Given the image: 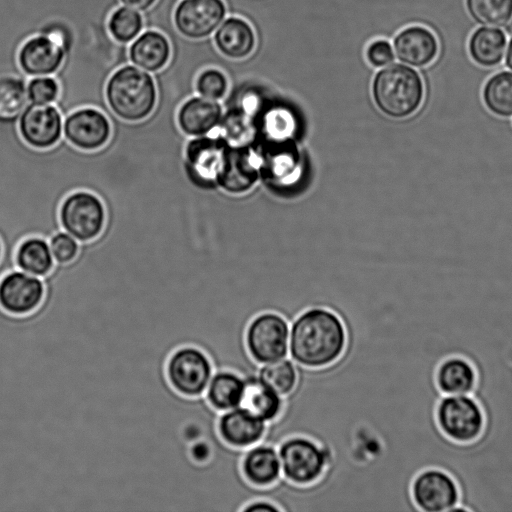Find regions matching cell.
<instances>
[{
	"label": "cell",
	"mask_w": 512,
	"mask_h": 512,
	"mask_svg": "<svg viewBox=\"0 0 512 512\" xmlns=\"http://www.w3.org/2000/svg\"><path fill=\"white\" fill-rule=\"evenodd\" d=\"M441 433L451 441L466 444L476 441L485 428V414L472 394L442 395L435 408Z\"/></svg>",
	"instance_id": "4"
},
{
	"label": "cell",
	"mask_w": 512,
	"mask_h": 512,
	"mask_svg": "<svg viewBox=\"0 0 512 512\" xmlns=\"http://www.w3.org/2000/svg\"><path fill=\"white\" fill-rule=\"evenodd\" d=\"M112 124L99 108L84 106L67 114L63 119V138L82 151H95L110 140Z\"/></svg>",
	"instance_id": "11"
},
{
	"label": "cell",
	"mask_w": 512,
	"mask_h": 512,
	"mask_svg": "<svg viewBox=\"0 0 512 512\" xmlns=\"http://www.w3.org/2000/svg\"><path fill=\"white\" fill-rule=\"evenodd\" d=\"M227 148L222 140L207 136L187 140L183 151V169L189 183L200 189L216 185Z\"/></svg>",
	"instance_id": "10"
},
{
	"label": "cell",
	"mask_w": 512,
	"mask_h": 512,
	"mask_svg": "<svg viewBox=\"0 0 512 512\" xmlns=\"http://www.w3.org/2000/svg\"><path fill=\"white\" fill-rule=\"evenodd\" d=\"M129 54L133 64L139 68L148 72H157L167 65L171 46L162 33L150 30L134 40Z\"/></svg>",
	"instance_id": "23"
},
{
	"label": "cell",
	"mask_w": 512,
	"mask_h": 512,
	"mask_svg": "<svg viewBox=\"0 0 512 512\" xmlns=\"http://www.w3.org/2000/svg\"><path fill=\"white\" fill-rule=\"evenodd\" d=\"M505 64L512 70V38L509 40L507 52L505 54Z\"/></svg>",
	"instance_id": "40"
},
{
	"label": "cell",
	"mask_w": 512,
	"mask_h": 512,
	"mask_svg": "<svg viewBox=\"0 0 512 512\" xmlns=\"http://www.w3.org/2000/svg\"><path fill=\"white\" fill-rule=\"evenodd\" d=\"M2 254H3V245H2V242L0 240V260H1Z\"/></svg>",
	"instance_id": "41"
},
{
	"label": "cell",
	"mask_w": 512,
	"mask_h": 512,
	"mask_svg": "<svg viewBox=\"0 0 512 512\" xmlns=\"http://www.w3.org/2000/svg\"><path fill=\"white\" fill-rule=\"evenodd\" d=\"M104 95L110 111L127 122H138L149 117L158 100L153 77L131 65L119 68L108 78Z\"/></svg>",
	"instance_id": "2"
},
{
	"label": "cell",
	"mask_w": 512,
	"mask_h": 512,
	"mask_svg": "<svg viewBox=\"0 0 512 512\" xmlns=\"http://www.w3.org/2000/svg\"><path fill=\"white\" fill-rule=\"evenodd\" d=\"M244 378L230 370L215 371L204 393L208 403L217 411L224 412L239 407Z\"/></svg>",
	"instance_id": "27"
},
{
	"label": "cell",
	"mask_w": 512,
	"mask_h": 512,
	"mask_svg": "<svg viewBox=\"0 0 512 512\" xmlns=\"http://www.w3.org/2000/svg\"><path fill=\"white\" fill-rule=\"evenodd\" d=\"M284 398L263 381L258 374L244 378L240 407L253 416L270 423L283 409Z\"/></svg>",
	"instance_id": "20"
},
{
	"label": "cell",
	"mask_w": 512,
	"mask_h": 512,
	"mask_svg": "<svg viewBox=\"0 0 512 512\" xmlns=\"http://www.w3.org/2000/svg\"><path fill=\"white\" fill-rule=\"evenodd\" d=\"M226 6L222 0H182L175 9L177 30L189 39H203L222 23Z\"/></svg>",
	"instance_id": "14"
},
{
	"label": "cell",
	"mask_w": 512,
	"mask_h": 512,
	"mask_svg": "<svg viewBox=\"0 0 512 512\" xmlns=\"http://www.w3.org/2000/svg\"><path fill=\"white\" fill-rule=\"evenodd\" d=\"M48 242L53 259L58 264L73 261L80 249V242L62 229L55 232Z\"/></svg>",
	"instance_id": "36"
},
{
	"label": "cell",
	"mask_w": 512,
	"mask_h": 512,
	"mask_svg": "<svg viewBox=\"0 0 512 512\" xmlns=\"http://www.w3.org/2000/svg\"><path fill=\"white\" fill-rule=\"evenodd\" d=\"M393 48L400 62L417 68L432 63L439 51L435 34L420 25L401 30L393 40Z\"/></svg>",
	"instance_id": "17"
},
{
	"label": "cell",
	"mask_w": 512,
	"mask_h": 512,
	"mask_svg": "<svg viewBox=\"0 0 512 512\" xmlns=\"http://www.w3.org/2000/svg\"><path fill=\"white\" fill-rule=\"evenodd\" d=\"M258 376L281 396L290 394L298 381L296 363L290 358L262 364Z\"/></svg>",
	"instance_id": "31"
},
{
	"label": "cell",
	"mask_w": 512,
	"mask_h": 512,
	"mask_svg": "<svg viewBox=\"0 0 512 512\" xmlns=\"http://www.w3.org/2000/svg\"><path fill=\"white\" fill-rule=\"evenodd\" d=\"M14 260L17 269L41 278L48 275L55 265L49 242L41 236L22 239L17 245Z\"/></svg>",
	"instance_id": "26"
},
{
	"label": "cell",
	"mask_w": 512,
	"mask_h": 512,
	"mask_svg": "<svg viewBox=\"0 0 512 512\" xmlns=\"http://www.w3.org/2000/svg\"><path fill=\"white\" fill-rule=\"evenodd\" d=\"M425 86L421 75L404 64H389L372 82V96L379 110L394 119H405L422 105Z\"/></svg>",
	"instance_id": "3"
},
{
	"label": "cell",
	"mask_w": 512,
	"mask_h": 512,
	"mask_svg": "<svg viewBox=\"0 0 512 512\" xmlns=\"http://www.w3.org/2000/svg\"><path fill=\"white\" fill-rule=\"evenodd\" d=\"M121 2L134 10L145 11L150 8L156 0H121Z\"/></svg>",
	"instance_id": "39"
},
{
	"label": "cell",
	"mask_w": 512,
	"mask_h": 512,
	"mask_svg": "<svg viewBox=\"0 0 512 512\" xmlns=\"http://www.w3.org/2000/svg\"><path fill=\"white\" fill-rule=\"evenodd\" d=\"M45 294L41 277L13 269L0 277V308L15 316L33 312Z\"/></svg>",
	"instance_id": "13"
},
{
	"label": "cell",
	"mask_w": 512,
	"mask_h": 512,
	"mask_svg": "<svg viewBox=\"0 0 512 512\" xmlns=\"http://www.w3.org/2000/svg\"><path fill=\"white\" fill-rule=\"evenodd\" d=\"M257 179V172L249 154L243 150L226 151L217 178V184L231 193H242L250 189Z\"/></svg>",
	"instance_id": "25"
},
{
	"label": "cell",
	"mask_w": 512,
	"mask_h": 512,
	"mask_svg": "<svg viewBox=\"0 0 512 512\" xmlns=\"http://www.w3.org/2000/svg\"><path fill=\"white\" fill-rule=\"evenodd\" d=\"M59 222L78 242H89L103 231L107 213L102 199L89 190H75L67 194L59 206Z\"/></svg>",
	"instance_id": "5"
},
{
	"label": "cell",
	"mask_w": 512,
	"mask_h": 512,
	"mask_svg": "<svg viewBox=\"0 0 512 512\" xmlns=\"http://www.w3.org/2000/svg\"><path fill=\"white\" fill-rule=\"evenodd\" d=\"M293 148L275 147L268 148L265 152L263 159V169L265 176L275 182L277 179L284 177L290 178V173L294 171L297 166L296 157L293 153Z\"/></svg>",
	"instance_id": "33"
},
{
	"label": "cell",
	"mask_w": 512,
	"mask_h": 512,
	"mask_svg": "<svg viewBox=\"0 0 512 512\" xmlns=\"http://www.w3.org/2000/svg\"><path fill=\"white\" fill-rule=\"evenodd\" d=\"M435 384L442 395L473 394L477 385V371L462 356L444 358L435 371Z\"/></svg>",
	"instance_id": "21"
},
{
	"label": "cell",
	"mask_w": 512,
	"mask_h": 512,
	"mask_svg": "<svg viewBox=\"0 0 512 512\" xmlns=\"http://www.w3.org/2000/svg\"><path fill=\"white\" fill-rule=\"evenodd\" d=\"M366 58L374 67L389 65L394 60L391 44L383 39L373 41L366 49Z\"/></svg>",
	"instance_id": "37"
},
{
	"label": "cell",
	"mask_w": 512,
	"mask_h": 512,
	"mask_svg": "<svg viewBox=\"0 0 512 512\" xmlns=\"http://www.w3.org/2000/svg\"><path fill=\"white\" fill-rule=\"evenodd\" d=\"M27 87L22 79L0 76V122H17L28 105Z\"/></svg>",
	"instance_id": "29"
},
{
	"label": "cell",
	"mask_w": 512,
	"mask_h": 512,
	"mask_svg": "<svg viewBox=\"0 0 512 512\" xmlns=\"http://www.w3.org/2000/svg\"><path fill=\"white\" fill-rule=\"evenodd\" d=\"M220 118V105L202 96L184 100L176 112L177 126L186 137L205 136L217 126Z\"/></svg>",
	"instance_id": "18"
},
{
	"label": "cell",
	"mask_w": 512,
	"mask_h": 512,
	"mask_svg": "<svg viewBox=\"0 0 512 512\" xmlns=\"http://www.w3.org/2000/svg\"><path fill=\"white\" fill-rule=\"evenodd\" d=\"M26 87L28 101L36 105L54 104L61 93L59 82L49 76L34 77Z\"/></svg>",
	"instance_id": "34"
},
{
	"label": "cell",
	"mask_w": 512,
	"mask_h": 512,
	"mask_svg": "<svg viewBox=\"0 0 512 512\" xmlns=\"http://www.w3.org/2000/svg\"><path fill=\"white\" fill-rule=\"evenodd\" d=\"M241 512H282L281 509L273 502L268 500H254L246 504Z\"/></svg>",
	"instance_id": "38"
},
{
	"label": "cell",
	"mask_w": 512,
	"mask_h": 512,
	"mask_svg": "<svg viewBox=\"0 0 512 512\" xmlns=\"http://www.w3.org/2000/svg\"><path fill=\"white\" fill-rule=\"evenodd\" d=\"M63 119L56 105L30 104L19 116L18 132L30 147L38 150L49 149L63 137Z\"/></svg>",
	"instance_id": "12"
},
{
	"label": "cell",
	"mask_w": 512,
	"mask_h": 512,
	"mask_svg": "<svg viewBox=\"0 0 512 512\" xmlns=\"http://www.w3.org/2000/svg\"><path fill=\"white\" fill-rule=\"evenodd\" d=\"M470 17L478 24L504 27L512 21V0H465Z\"/></svg>",
	"instance_id": "30"
},
{
	"label": "cell",
	"mask_w": 512,
	"mask_h": 512,
	"mask_svg": "<svg viewBox=\"0 0 512 512\" xmlns=\"http://www.w3.org/2000/svg\"><path fill=\"white\" fill-rule=\"evenodd\" d=\"M214 42L225 57L240 60L253 52L256 37L247 21L238 17H230L217 28Z\"/></svg>",
	"instance_id": "22"
},
{
	"label": "cell",
	"mask_w": 512,
	"mask_h": 512,
	"mask_svg": "<svg viewBox=\"0 0 512 512\" xmlns=\"http://www.w3.org/2000/svg\"><path fill=\"white\" fill-rule=\"evenodd\" d=\"M346 343L344 323L330 309L308 308L290 324V358L302 367L316 369L331 365L341 357Z\"/></svg>",
	"instance_id": "1"
},
{
	"label": "cell",
	"mask_w": 512,
	"mask_h": 512,
	"mask_svg": "<svg viewBox=\"0 0 512 512\" xmlns=\"http://www.w3.org/2000/svg\"><path fill=\"white\" fill-rule=\"evenodd\" d=\"M241 471L244 478L256 487L273 485L282 477L277 447L257 443L245 449Z\"/></svg>",
	"instance_id": "19"
},
{
	"label": "cell",
	"mask_w": 512,
	"mask_h": 512,
	"mask_svg": "<svg viewBox=\"0 0 512 512\" xmlns=\"http://www.w3.org/2000/svg\"><path fill=\"white\" fill-rule=\"evenodd\" d=\"M482 100L492 114L512 118V72L503 70L491 75L483 84Z\"/></svg>",
	"instance_id": "28"
},
{
	"label": "cell",
	"mask_w": 512,
	"mask_h": 512,
	"mask_svg": "<svg viewBox=\"0 0 512 512\" xmlns=\"http://www.w3.org/2000/svg\"><path fill=\"white\" fill-rule=\"evenodd\" d=\"M64 55V40L61 35H40L30 38L21 46L18 64L26 75L47 76L60 68Z\"/></svg>",
	"instance_id": "15"
},
{
	"label": "cell",
	"mask_w": 512,
	"mask_h": 512,
	"mask_svg": "<svg viewBox=\"0 0 512 512\" xmlns=\"http://www.w3.org/2000/svg\"><path fill=\"white\" fill-rule=\"evenodd\" d=\"M282 478L294 485L306 486L317 481L326 470V451L304 436L285 439L278 447Z\"/></svg>",
	"instance_id": "6"
},
{
	"label": "cell",
	"mask_w": 512,
	"mask_h": 512,
	"mask_svg": "<svg viewBox=\"0 0 512 512\" xmlns=\"http://www.w3.org/2000/svg\"><path fill=\"white\" fill-rule=\"evenodd\" d=\"M228 87L225 75L217 69H206L202 71L195 82L197 93L211 100L222 98Z\"/></svg>",
	"instance_id": "35"
},
{
	"label": "cell",
	"mask_w": 512,
	"mask_h": 512,
	"mask_svg": "<svg viewBox=\"0 0 512 512\" xmlns=\"http://www.w3.org/2000/svg\"><path fill=\"white\" fill-rule=\"evenodd\" d=\"M289 337V322L282 315L267 311L249 322L245 344L252 359L262 365L288 356Z\"/></svg>",
	"instance_id": "7"
},
{
	"label": "cell",
	"mask_w": 512,
	"mask_h": 512,
	"mask_svg": "<svg viewBox=\"0 0 512 512\" xmlns=\"http://www.w3.org/2000/svg\"><path fill=\"white\" fill-rule=\"evenodd\" d=\"M214 368L210 358L195 346H182L168 358L166 374L178 393L187 397L204 395Z\"/></svg>",
	"instance_id": "8"
},
{
	"label": "cell",
	"mask_w": 512,
	"mask_h": 512,
	"mask_svg": "<svg viewBox=\"0 0 512 512\" xmlns=\"http://www.w3.org/2000/svg\"><path fill=\"white\" fill-rule=\"evenodd\" d=\"M268 423L239 407L221 412L217 429L221 439L229 446L247 449L263 439Z\"/></svg>",
	"instance_id": "16"
},
{
	"label": "cell",
	"mask_w": 512,
	"mask_h": 512,
	"mask_svg": "<svg viewBox=\"0 0 512 512\" xmlns=\"http://www.w3.org/2000/svg\"><path fill=\"white\" fill-rule=\"evenodd\" d=\"M506 47V33L499 28L489 26L474 30L468 41L471 59L485 68L498 66L504 58Z\"/></svg>",
	"instance_id": "24"
},
{
	"label": "cell",
	"mask_w": 512,
	"mask_h": 512,
	"mask_svg": "<svg viewBox=\"0 0 512 512\" xmlns=\"http://www.w3.org/2000/svg\"><path fill=\"white\" fill-rule=\"evenodd\" d=\"M410 492L419 512H456L460 504L456 480L449 472L436 467L418 472Z\"/></svg>",
	"instance_id": "9"
},
{
	"label": "cell",
	"mask_w": 512,
	"mask_h": 512,
	"mask_svg": "<svg viewBox=\"0 0 512 512\" xmlns=\"http://www.w3.org/2000/svg\"><path fill=\"white\" fill-rule=\"evenodd\" d=\"M142 27V16L129 7L116 9L108 21V30L111 36L121 43L135 39L140 34Z\"/></svg>",
	"instance_id": "32"
}]
</instances>
